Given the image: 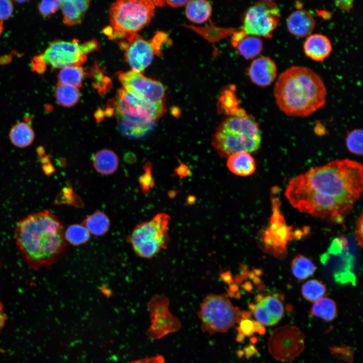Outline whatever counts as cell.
<instances>
[{
  "label": "cell",
  "instance_id": "obj_1",
  "mask_svg": "<svg viewBox=\"0 0 363 363\" xmlns=\"http://www.w3.org/2000/svg\"><path fill=\"white\" fill-rule=\"evenodd\" d=\"M363 190V166L349 159H336L291 178L284 195L302 213L340 223Z\"/></svg>",
  "mask_w": 363,
  "mask_h": 363
},
{
  "label": "cell",
  "instance_id": "obj_2",
  "mask_svg": "<svg viewBox=\"0 0 363 363\" xmlns=\"http://www.w3.org/2000/svg\"><path fill=\"white\" fill-rule=\"evenodd\" d=\"M14 235L22 256L35 270L52 264L66 246L63 226L49 210L31 213L20 220Z\"/></svg>",
  "mask_w": 363,
  "mask_h": 363
},
{
  "label": "cell",
  "instance_id": "obj_3",
  "mask_svg": "<svg viewBox=\"0 0 363 363\" xmlns=\"http://www.w3.org/2000/svg\"><path fill=\"white\" fill-rule=\"evenodd\" d=\"M274 95L279 109L286 115L306 117L325 105L326 89L322 80L312 70L295 66L279 75Z\"/></svg>",
  "mask_w": 363,
  "mask_h": 363
},
{
  "label": "cell",
  "instance_id": "obj_4",
  "mask_svg": "<svg viewBox=\"0 0 363 363\" xmlns=\"http://www.w3.org/2000/svg\"><path fill=\"white\" fill-rule=\"evenodd\" d=\"M155 4L149 0H120L109 10L110 26L105 33L112 39L136 34L148 24L154 15Z\"/></svg>",
  "mask_w": 363,
  "mask_h": 363
},
{
  "label": "cell",
  "instance_id": "obj_5",
  "mask_svg": "<svg viewBox=\"0 0 363 363\" xmlns=\"http://www.w3.org/2000/svg\"><path fill=\"white\" fill-rule=\"evenodd\" d=\"M251 315L250 312L234 306L226 295L216 294L207 295L198 312L202 331L211 335L225 332Z\"/></svg>",
  "mask_w": 363,
  "mask_h": 363
},
{
  "label": "cell",
  "instance_id": "obj_6",
  "mask_svg": "<svg viewBox=\"0 0 363 363\" xmlns=\"http://www.w3.org/2000/svg\"><path fill=\"white\" fill-rule=\"evenodd\" d=\"M170 219L168 215L159 213L134 228L129 236V241L137 256L150 259L166 248Z\"/></svg>",
  "mask_w": 363,
  "mask_h": 363
},
{
  "label": "cell",
  "instance_id": "obj_7",
  "mask_svg": "<svg viewBox=\"0 0 363 363\" xmlns=\"http://www.w3.org/2000/svg\"><path fill=\"white\" fill-rule=\"evenodd\" d=\"M98 47L96 40L82 44H79L76 39L72 41H55L50 44L40 57L45 64L53 68L80 66L86 60L87 54Z\"/></svg>",
  "mask_w": 363,
  "mask_h": 363
},
{
  "label": "cell",
  "instance_id": "obj_8",
  "mask_svg": "<svg viewBox=\"0 0 363 363\" xmlns=\"http://www.w3.org/2000/svg\"><path fill=\"white\" fill-rule=\"evenodd\" d=\"M278 5L272 1H263L251 7L244 20L245 34L270 38L280 21Z\"/></svg>",
  "mask_w": 363,
  "mask_h": 363
},
{
  "label": "cell",
  "instance_id": "obj_9",
  "mask_svg": "<svg viewBox=\"0 0 363 363\" xmlns=\"http://www.w3.org/2000/svg\"><path fill=\"white\" fill-rule=\"evenodd\" d=\"M115 115L143 117L157 122L165 111L163 101L151 102L141 99L127 91L118 89L110 101Z\"/></svg>",
  "mask_w": 363,
  "mask_h": 363
},
{
  "label": "cell",
  "instance_id": "obj_10",
  "mask_svg": "<svg viewBox=\"0 0 363 363\" xmlns=\"http://www.w3.org/2000/svg\"><path fill=\"white\" fill-rule=\"evenodd\" d=\"M305 336L296 327L285 325L276 328L268 341V349L276 360L290 362L305 348Z\"/></svg>",
  "mask_w": 363,
  "mask_h": 363
},
{
  "label": "cell",
  "instance_id": "obj_11",
  "mask_svg": "<svg viewBox=\"0 0 363 363\" xmlns=\"http://www.w3.org/2000/svg\"><path fill=\"white\" fill-rule=\"evenodd\" d=\"M278 191L276 187L271 190L272 214L269 226L263 233L262 241L267 250L277 257H282L285 254L287 242L292 238V234L291 227L286 225L280 212V202L276 195Z\"/></svg>",
  "mask_w": 363,
  "mask_h": 363
},
{
  "label": "cell",
  "instance_id": "obj_12",
  "mask_svg": "<svg viewBox=\"0 0 363 363\" xmlns=\"http://www.w3.org/2000/svg\"><path fill=\"white\" fill-rule=\"evenodd\" d=\"M164 36L162 33H158L149 41L136 33L125 37L126 41H122L120 45L125 50L126 60L133 71L141 73L151 64L154 56L160 52Z\"/></svg>",
  "mask_w": 363,
  "mask_h": 363
},
{
  "label": "cell",
  "instance_id": "obj_13",
  "mask_svg": "<svg viewBox=\"0 0 363 363\" xmlns=\"http://www.w3.org/2000/svg\"><path fill=\"white\" fill-rule=\"evenodd\" d=\"M118 79L127 91L145 100L162 101L165 89L161 83L133 70L120 73Z\"/></svg>",
  "mask_w": 363,
  "mask_h": 363
},
{
  "label": "cell",
  "instance_id": "obj_14",
  "mask_svg": "<svg viewBox=\"0 0 363 363\" xmlns=\"http://www.w3.org/2000/svg\"><path fill=\"white\" fill-rule=\"evenodd\" d=\"M261 140L252 139L227 131L219 127L215 133L212 145L222 157H228L231 154L245 151L250 153L258 151Z\"/></svg>",
  "mask_w": 363,
  "mask_h": 363
},
{
  "label": "cell",
  "instance_id": "obj_15",
  "mask_svg": "<svg viewBox=\"0 0 363 363\" xmlns=\"http://www.w3.org/2000/svg\"><path fill=\"white\" fill-rule=\"evenodd\" d=\"M168 299L163 295L156 296L148 305L150 312L151 325L147 334L150 339H158L172 332L168 327L173 317L168 311Z\"/></svg>",
  "mask_w": 363,
  "mask_h": 363
},
{
  "label": "cell",
  "instance_id": "obj_16",
  "mask_svg": "<svg viewBox=\"0 0 363 363\" xmlns=\"http://www.w3.org/2000/svg\"><path fill=\"white\" fill-rule=\"evenodd\" d=\"M219 127L240 136L262 140V133L258 122L254 117L247 113L242 116H230Z\"/></svg>",
  "mask_w": 363,
  "mask_h": 363
},
{
  "label": "cell",
  "instance_id": "obj_17",
  "mask_svg": "<svg viewBox=\"0 0 363 363\" xmlns=\"http://www.w3.org/2000/svg\"><path fill=\"white\" fill-rule=\"evenodd\" d=\"M119 131L125 136L133 139L145 137L153 129L154 120L143 117L115 115Z\"/></svg>",
  "mask_w": 363,
  "mask_h": 363
},
{
  "label": "cell",
  "instance_id": "obj_18",
  "mask_svg": "<svg viewBox=\"0 0 363 363\" xmlns=\"http://www.w3.org/2000/svg\"><path fill=\"white\" fill-rule=\"evenodd\" d=\"M251 81L255 84L265 87L271 85L277 76V67L274 62L267 56L255 59L248 70Z\"/></svg>",
  "mask_w": 363,
  "mask_h": 363
},
{
  "label": "cell",
  "instance_id": "obj_19",
  "mask_svg": "<svg viewBox=\"0 0 363 363\" xmlns=\"http://www.w3.org/2000/svg\"><path fill=\"white\" fill-rule=\"evenodd\" d=\"M286 25L292 34L298 37H304L309 36L312 32L315 26V21L308 11L297 10L288 16Z\"/></svg>",
  "mask_w": 363,
  "mask_h": 363
},
{
  "label": "cell",
  "instance_id": "obj_20",
  "mask_svg": "<svg viewBox=\"0 0 363 363\" xmlns=\"http://www.w3.org/2000/svg\"><path fill=\"white\" fill-rule=\"evenodd\" d=\"M332 49V44L329 38L321 34L310 35L304 44L306 55L317 62H323L329 56Z\"/></svg>",
  "mask_w": 363,
  "mask_h": 363
},
{
  "label": "cell",
  "instance_id": "obj_21",
  "mask_svg": "<svg viewBox=\"0 0 363 363\" xmlns=\"http://www.w3.org/2000/svg\"><path fill=\"white\" fill-rule=\"evenodd\" d=\"M227 166L233 173L241 176L253 174L256 171V162L251 154L241 151L227 157Z\"/></svg>",
  "mask_w": 363,
  "mask_h": 363
},
{
  "label": "cell",
  "instance_id": "obj_22",
  "mask_svg": "<svg viewBox=\"0 0 363 363\" xmlns=\"http://www.w3.org/2000/svg\"><path fill=\"white\" fill-rule=\"evenodd\" d=\"M90 1L87 0L61 1L60 7L64 23L69 26L79 24L87 10Z\"/></svg>",
  "mask_w": 363,
  "mask_h": 363
},
{
  "label": "cell",
  "instance_id": "obj_23",
  "mask_svg": "<svg viewBox=\"0 0 363 363\" xmlns=\"http://www.w3.org/2000/svg\"><path fill=\"white\" fill-rule=\"evenodd\" d=\"M93 163L98 172L108 175L114 173L117 169L118 160L113 151L104 149L98 151L94 155Z\"/></svg>",
  "mask_w": 363,
  "mask_h": 363
},
{
  "label": "cell",
  "instance_id": "obj_24",
  "mask_svg": "<svg viewBox=\"0 0 363 363\" xmlns=\"http://www.w3.org/2000/svg\"><path fill=\"white\" fill-rule=\"evenodd\" d=\"M212 8L206 1H190L187 4L186 15L191 21L201 24L206 21L211 14Z\"/></svg>",
  "mask_w": 363,
  "mask_h": 363
},
{
  "label": "cell",
  "instance_id": "obj_25",
  "mask_svg": "<svg viewBox=\"0 0 363 363\" xmlns=\"http://www.w3.org/2000/svg\"><path fill=\"white\" fill-rule=\"evenodd\" d=\"M12 144L18 148H25L30 145L35 137L32 128L28 124L20 122L15 125L9 133Z\"/></svg>",
  "mask_w": 363,
  "mask_h": 363
},
{
  "label": "cell",
  "instance_id": "obj_26",
  "mask_svg": "<svg viewBox=\"0 0 363 363\" xmlns=\"http://www.w3.org/2000/svg\"><path fill=\"white\" fill-rule=\"evenodd\" d=\"M83 225L90 234L101 236L108 230L110 221L104 213L97 211L88 216L84 220Z\"/></svg>",
  "mask_w": 363,
  "mask_h": 363
},
{
  "label": "cell",
  "instance_id": "obj_27",
  "mask_svg": "<svg viewBox=\"0 0 363 363\" xmlns=\"http://www.w3.org/2000/svg\"><path fill=\"white\" fill-rule=\"evenodd\" d=\"M311 314L326 321H331L337 314L336 304L332 299L321 298L313 304L311 309Z\"/></svg>",
  "mask_w": 363,
  "mask_h": 363
},
{
  "label": "cell",
  "instance_id": "obj_28",
  "mask_svg": "<svg viewBox=\"0 0 363 363\" xmlns=\"http://www.w3.org/2000/svg\"><path fill=\"white\" fill-rule=\"evenodd\" d=\"M55 97L57 103L65 107L75 105L80 98L79 89L74 86L58 83L55 90Z\"/></svg>",
  "mask_w": 363,
  "mask_h": 363
},
{
  "label": "cell",
  "instance_id": "obj_29",
  "mask_svg": "<svg viewBox=\"0 0 363 363\" xmlns=\"http://www.w3.org/2000/svg\"><path fill=\"white\" fill-rule=\"evenodd\" d=\"M263 42L255 36L244 37L237 44L238 52L247 59L258 56L263 49Z\"/></svg>",
  "mask_w": 363,
  "mask_h": 363
},
{
  "label": "cell",
  "instance_id": "obj_30",
  "mask_svg": "<svg viewBox=\"0 0 363 363\" xmlns=\"http://www.w3.org/2000/svg\"><path fill=\"white\" fill-rule=\"evenodd\" d=\"M84 72L80 66H69L63 68L58 75V83L69 85L76 88L83 84Z\"/></svg>",
  "mask_w": 363,
  "mask_h": 363
},
{
  "label": "cell",
  "instance_id": "obj_31",
  "mask_svg": "<svg viewBox=\"0 0 363 363\" xmlns=\"http://www.w3.org/2000/svg\"><path fill=\"white\" fill-rule=\"evenodd\" d=\"M291 270L296 278L305 279L314 274L315 271V266L308 258L301 255H298L292 262Z\"/></svg>",
  "mask_w": 363,
  "mask_h": 363
},
{
  "label": "cell",
  "instance_id": "obj_32",
  "mask_svg": "<svg viewBox=\"0 0 363 363\" xmlns=\"http://www.w3.org/2000/svg\"><path fill=\"white\" fill-rule=\"evenodd\" d=\"M256 300L260 302L272 318L278 323L284 314L283 305L277 297L272 295H259Z\"/></svg>",
  "mask_w": 363,
  "mask_h": 363
},
{
  "label": "cell",
  "instance_id": "obj_33",
  "mask_svg": "<svg viewBox=\"0 0 363 363\" xmlns=\"http://www.w3.org/2000/svg\"><path fill=\"white\" fill-rule=\"evenodd\" d=\"M303 297L310 301H316L322 298L326 292L325 286L320 281L311 279L306 281L302 286Z\"/></svg>",
  "mask_w": 363,
  "mask_h": 363
},
{
  "label": "cell",
  "instance_id": "obj_34",
  "mask_svg": "<svg viewBox=\"0 0 363 363\" xmlns=\"http://www.w3.org/2000/svg\"><path fill=\"white\" fill-rule=\"evenodd\" d=\"M66 241L74 246H80L87 242L90 234L83 225L73 224L65 231Z\"/></svg>",
  "mask_w": 363,
  "mask_h": 363
},
{
  "label": "cell",
  "instance_id": "obj_35",
  "mask_svg": "<svg viewBox=\"0 0 363 363\" xmlns=\"http://www.w3.org/2000/svg\"><path fill=\"white\" fill-rule=\"evenodd\" d=\"M362 131L356 129L348 132L346 137V145L348 150L353 154L361 155L363 152Z\"/></svg>",
  "mask_w": 363,
  "mask_h": 363
},
{
  "label": "cell",
  "instance_id": "obj_36",
  "mask_svg": "<svg viewBox=\"0 0 363 363\" xmlns=\"http://www.w3.org/2000/svg\"><path fill=\"white\" fill-rule=\"evenodd\" d=\"M249 308L257 321L262 325L269 326L277 323L260 302L256 300V303H251Z\"/></svg>",
  "mask_w": 363,
  "mask_h": 363
},
{
  "label": "cell",
  "instance_id": "obj_37",
  "mask_svg": "<svg viewBox=\"0 0 363 363\" xmlns=\"http://www.w3.org/2000/svg\"><path fill=\"white\" fill-rule=\"evenodd\" d=\"M61 1H42L39 6L42 15L47 16L56 11L60 7Z\"/></svg>",
  "mask_w": 363,
  "mask_h": 363
},
{
  "label": "cell",
  "instance_id": "obj_38",
  "mask_svg": "<svg viewBox=\"0 0 363 363\" xmlns=\"http://www.w3.org/2000/svg\"><path fill=\"white\" fill-rule=\"evenodd\" d=\"M13 12V4L9 0H0V22L9 19Z\"/></svg>",
  "mask_w": 363,
  "mask_h": 363
},
{
  "label": "cell",
  "instance_id": "obj_39",
  "mask_svg": "<svg viewBox=\"0 0 363 363\" xmlns=\"http://www.w3.org/2000/svg\"><path fill=\"white\" fill-rule=\"evenodd\" d=\"M239 327L238 328L239 335L242 340V337L244 338L245 335H250L255 332L254 321L250 319H244L240 322Z\"/></svg>",
  "mask_w": 363,
  "mask_h": 363
},
{
  "label": "cell",
  "instance_id": "obj_40",
  "mask_svg": "<svg viewBox=\"0 0 363 363\" xmlns=\"http://www.w3.org/2000/svg\"><path fill=\"white\" fill-rule=\"evenodd\" d=\"M355 239L360 247L362 246V214H361L356 223Z\"/></svg>",
  "mask_w": 363,
  "mask_h": 363
},
{
  "label": "cell",
  "instance_id": "obj_41",
  "mask_svg": "<svg viewBox=\"0 0 363 363\" xmlns=\"http://www.w3.org/2000/svg\"><path fill=\"white\" fill-rule=\"evenodd\" d=\"M131 363H165V362L162 356L157 355L147 358L135 360Z\"/></svg>",
  "mask_w": 363,
  "mask_h": 363
},
{
  "label": "cell",
  "instance_id": "obj_42",
  "mask_svg": "<svg viewBox=\"0 0 363 363\" xmlns=\"http://www.w3.org/2000/svg\"><path fill=\"white\" fill-rule=\"evenodd\" d=\"M189 1H166L167 4L172 7L178 8L187 4Z\"/></svg>",
  "mask_w": 363,
  "mask_h": 363
},
{
  "label": "cell",
  "instance_id": "obj_43",
  "mask_svg": "<svg viewBox=\"0 0 363 363\" xmlns=\"http://www.w3.org/2000/svg\"><path fill=\"white\" fill-rule=\"evenodd\" d=\"M6 319L7 318L3 310V305L0 302V330L4 327Z\"/></svg>",
  "mask_w": 363,
  "mask_h": 363
},
{
  "label": "cell",
  "instance_id": "obj_44",
  "mask_svg": "<svg viewBox=\"0 0 363 363\" xmlns=\"http://www.w3.org/2000/svg\"><path fill=\"white\" fill-rule=\"evenodd\" d=\"M254 326L255 332H257L261 335H263L265 333V328L263 327V325L258 321H254Z\"/></svg>",
  "mask_w": 363,
  "mask_h": 363
},
{
  "label": "cell",
  "instance_id": "obj_45",
  "mask_svg": "<svg viewBox=\"0 0 363 363\" xmlns=\"http://www.w3.org/2000/svg\"><path fill=\"white\" fill-rule=\"evenodd\" d=\"M247 354L249 356L255 354V352H257V350L253 346H250L248 347L246 349Z\"/></svg>",
  "mask_w": 363,
  "mask_h": 363
},
{
  "label": "cell",
  "instance_id": "obj_46",
  "mask_svg": "<svg viewBox=\"0 0 363 363\" xmlns=\"http://www.w3.org/2000/svg\"><path fill=\"white\" fill-rule=\"evenodd\" d=\"M3 30L2 22H0V33L2 32Z\"/></svg>",
  "mask_w": 363,
  "mask_h": 363
},
{
  "label": "cell",
  "instance_id": "obj_47",
  "mask_svg": "<svg viewBox=\"0 0 363 363\" xmlns=\"http://www.w3.org/2000/svg\"><path fill=\"white\" fill-rule=\"evenodd\" d=\"M0 267H1V262H0Z\"/></svg>",
  "mask_w": 363,
  "mask_h": 363
}]
</instances>
